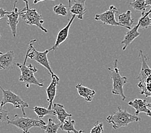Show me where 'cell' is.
<instances>
[{
	"instance_id": "d6a6232c",
	"label": "cell",
	"mask_w": 151,
	"mask_h": 133,
	"mask_svg": "<svg viewBox=\"0 0 151 133\" xmlns=\"http://www.w3.org/2000/svg\"><path fill=\"white\" fill-rule=\"evenodd\" d=\"M147 106H148V107L151 110V102L150 103H147Z\"/></svg>"
},
{
	"instance_id": "4fadbf2b",
	"label": "cell",
	"mask_w": 151,
	"mask_h": 133,
	"mask_svg": "<svg viewBox=\"0 0 151 133\" xmlns=\"http://www.w3.org/2000/svg\"><path fill=\"white\" fill-rule=\"evenodd\" d=\"M75 17H76V16L73 15L72 17H71V18L70 19V20L69 21V22H68V23L67 24L66 26L64 28H63V29H61L59 31V33H57L55 44L52 48V51H55L56 49L59 48V46L61 44H62V43L65 42V41L68 38V35H69L70 26H71V24H72V23L73 22Z\"/></svg>"
},
{
	"instance_id": "cb8c5ba5",
	"label": "cell",
	"mask_w": 151,
	"mask_h": 133,
	"mask_svg": "<svg viewBox=\"0 0 151 133\" xmlns=\"http://www.w3.org/2000/svg\"><path fill=\"white\" fill-rule=\"evenodd\" d=\"M138 87L140 89V94L145 95V97L151 98V83H145L139 82Z\"/></svg>"
},
{
	"instance_id": "4dcf8cb0",
	"label": "cell",
	"mask_w": 151,
	"mask_h": 133,
	"mask_svg": "<svg viewBox=\"0 0 151 133\" xmlns=\"http://www.w3.org/2000/svg\"><path fill=\"white\" fill-rule=\"evenodd\" d=\"M145 3L147 5L151 6V0H145Z\"/></svg>"
},
{
	"instance_id": "e575fe53",
	"label": "cell",
	"mask_w": 151,
	"mask_h": 133,
	"mask_svg": "<svg viewBox=\"0 0 151 133\" xmlns=\"http://www.w3.org/2000/svg\"><path fill=\"white\" fill-rule=\"evenodd\" d=\"M133 1H134V0H133Z\"/></svg>"
},
{
	"instance_id": "44dd1931",
	"label": "cell",
	"mask_w": 151,
	"mask_h": 133,
	"mask_svg": "<svg viewBox=\"0 0 151 133\" xmlns=\"http://www.w3.org/2000/svg\"><path fill=\"white\" fill-rule=\"evenodd\" d=\"M60 124L55 123L52 118H49L48 123L40 128L45 133H56L58 131L59 129H60Z\"/></svg>"
},
{
	"instance_id": "4316f807",
	"label": "cell",
	"mask_w": 151,
	"mask_h": 133,
	"mask_svg": "<svg viewBox=\"0 0 151 133\" xmlns=\"http://www.w3.org/2000/svg\"><path fill=\"white\" fill-rule=\"evenodd\" d=\"M10 119V115L8 111L3 110V107H0V123L5 122Z\"/></svg>"
},
{
	"instance_id": "83f0119b",
	"label": "cell",
	"mask_w": 151,
	"mask_h": 133,
	"mask_svg": "<svg viewBox=\"0 0 151 133\" xmlns=\"http://www.w3.org/2000/svg\"><path fill=\"white\" fill-rule=\"evenodd\" d=\"M104 132V129H103V124L100 123L99 121H96L95 122V126L92 128L90 132L91 133H96L99 132L101 133Z\"/></svg>"
},
{
	"instance_id": "2e32d148",
	"label": "cell",
	"mask_w": 151,
	"mask_h": 133,
	"mask_svg": "<svg viewBox=\"0 0 151 133\" xmlns=\"http://www.w3.org/2000/svg\"><path fill=\"white\" fill-rule=\"evenodd\" d=\"M139 21H138V24L136 26L129 30L128 32L124 36V38L121 42V44H123L124 46L122 48V50L125 51L127 48V47L131 44V43L134 41L135 38L138 37L140 35V33L138 31V28H139Z\"/></svg>"
},
{
	"instance_id": "ba28073f",
	"label": "cell",
	"mask_w": 151,
	"mask_h": 133,
	"mask_svg": "<svg viewBox=\"0 0 151 133\" xmlns=\"http://www.w3.org/2000/svg\"><path fill=\"white\" fill-rule=\"evenodd\" d=\"M118 13V9L115 6L111 5L109 9L102 14H96L95 19L107 25L113 26H122V25L115 19V16Z\"/></svg>"
},
{
	"instance_id": "5bb4252c",
	"label": "cell",
	"mask_w": 151,
	"mask_h": 133,
	"mask_svg": "<svg viewBox=\"0 0 151 133\" xmlns=\"http://www.w3.org/2000/svg\"><path fill=\"white\" fill-rule=\"evenodd\" d=\"M139 57L142 62L141 70H140L139 74L137 77V80L139 82L144 83L145 79L151 75V69L148 65V58L143 54L142 50L139 51Z\"/></svg>"
},
{
	"instance_id": "d6986e66",
	"label": "cell",
	"mask_w": 151,
	"mask_h": 133,
	"mask_svg": "<svg viewBox=\"0 0 151 133\" xmlns=\"http://www.w3.org/2000/svg\"><path fill=\"white\" fill-rule=\"evenodd\" d=\"M52 108L55 111V116L58 119L60 124H63L68 117H72V115L68 113L66 110L64 109V105L59 103H55L52 105Z\"/></svg>"
},
{
	"instance_id": "ac0fdd59",
	"label": "cell",
	"mask_w": 151,
	"mask_h": 133,
	"mask_svg": "<svg viewBox=\"0 0 151 133\" xmlns=\"http://www.w3.org/2000/svg\"><path fill=\"white\" fill-rule=\"evenodd\" d=\"M118 22L122 25V27L128 30L131 29L132 24L134 23V20L132 18L131 10H128L126 12L119 14L118 16Z\"/></svg>"
},
{
	"instance_id": "603a6c76",
	"label": "cell",
	"mask_w": 151,
	"mask_h": 133,
	"mask_svg": "<svg viewBox=\"0 0 151 133\" xmlns=\"http://www.w3.org/2000/svg\"><path fill=\"white\" fill-rule=\"evenodd\" d=\"M151 14V9L149 12H142V17L139 18V28L142 29H147L149 27L151 26V18L149 16V14Z\"/></svg>"
},
{
	"instance_id": "d4e9b609",
	"label": "cell",
	"mask_w": 151,
	"mask_h": 133,
	"mask_svg": "<svg viewBox=\"0 0 151 133\" xmlns=\"http://www.w3.org/2000/svg\"><path fill=\"white\" fill-rule=\"evenodd\" d=\"M130 6L139 12H145L146 9L149 6L146 5L145 0H134L130 3Z\"/></svg>"
},
{
	"instance_id": "9c48e42d",
	"label": "cell",
	"mask_w": 151,
	"mask_h": 133,
	"mask_svg": "<svg viewBox=\"0 0 151 133\" xmlns=\"http://www.w3.org/2000/svg\"><path fill=\"white\" fill-rule=\"evenodd\" d=\"M17 0H15L14 3V7L13 10L12 12H10L7 16V24L10 26V30H11L12 33L14 37H16L17 34V24L19 23V17L21 15V14L23 13V9L19 11L18 9L17 8Z\"/></svg>"
},
{
	"instance_id": "277c9868",
	"label": "cell",
	"mask_w": 151,
	"mask_h": 133,
	"mask_svg": "<svg viewBox=\"0 0 151 133\" xmlns=\"http://www.w3.org/2000/svg\"><path fill=\"white\" fill-rule=\"evenodd\" d=\"M37 41L36 39L34 40H32L30 42V44L28 45V48L26 54V57L27 58H29L31 60H35V62H37L39 64H40L41 65L44 67L45 69H47L50 74H53V72L52 69L49 63V60L48 59V53L52 51V48L49 49L45 50V51L40 52L37 51L34 47V43Z\"/></svg>"
},
{
	"instance_id": "7402d4cb",
	"label": "cell",
	"mask_w": 151,
	"mask_h": 133,
	"mask_svg": "<svg viewBox=\"0 0 151 133\" xmlns=\"http://www.w3.org/2000/svg\"><path fill=\"white\" fill-rule=\"evenodd\" d=\"M29 108H32L34 110V113L37 115V116L39 119H41L42 118H43L45 116L48 115L55 116V111H53V109L49 110L48 108H46L45 107L37 106H34V107H29Z\"/></svg>"
},
{
	"instance_id": "f546056e",
	"label": "cell",
	"mask_w": 151,
	"mask_h": 133,
	"mask_svg": "<svg viewBox=\"0 0 151 133\" xmlns=\"http://www.w3.org/2000/svg\"><path fill=\"white\" fill-rule=\"evenodd\" d=\"M45 1H46V0H34V4H37L39 2H42ZM52 1H55V0H52Z\"/></svg>"
},
{
	"instance_id": "1f68e13d",
	"label": "cell",
	"mask_w": 151,
	"mask_h": 133,
	"mask_svg": "<svg viewBox=\"0 0 151 133\" xmlns=\"http://www.w3.org/2000/svg\"><path fill=\"white\" fill-rule=\"evenodd\" d=\"M72 3V0H68V8H70Z\"/></svg>"
},
{
	"instance_id": "7a4b0ae2",
	"label": "cell",
	"mask_w": 151,
	"mask_h": 133,
	"mask_svg": "<svg viewBox=\"0 0 151 133\" xmlns=\"http://www.w3.org/2000/svg\"><path fill=\"white\" fill-rule=\"evenodd\" d=\"M27 57L25 56L23 63H16V65L21 70V75L19 79V81L24 83L27 88L30 87V85H35L38 87H43L44 83L38 80L34 75L37 72V69L31 63L27 65Z\"/></svg>"
},
{
	"instance_id": "8fae6325",
	"label": "cell",
	"mask_w": 151,
	"mask_h": 133,
	"mask_svg": "<svg viewBox=\"0 0 151 133\" xmlns=\"http://www.w3.org/2000/svg\"><path fill=\"white\" fill-rule=\"evenodd\" d=\"M146 99H135L131 101H129L128 104L135 110V115H138L140 113H145L147 116L151 117V111L147 106Z\"/></svg>"
},
{
	"instance_id": "3957f363",
	"label": "cell",
	"mask_w": 151,
	"mask_h": 133,
	"mask_svg": "<svg viewBox=\"0 0 151 133\" xmlns=\"http://www.w3.org/2000/svg\"><path fill=\"white\" fill-rule=\"evenodd\" d=\"M111 71V78L113 80V95H117L122 97V100H125L127 97L125 95L124 92V85L127 83V78L126 76H122L120 74L119 69L118 68V60L116 59L113 63V69H108Z\"/></svg>"
},
{
	"instance_id": "f1b7e54d",
	"label": "cell",
	"mask_w": 151,
	"mask_h": 133,
	"mask_svg": "<svg viewBox=\"0 0 151 133\" xmlns=\"http://www.w3.org/2000/svg\"><path fill=\"white\" fill-rule=\"evenodd\" d=\"M10 12H7L6 10H5L2 8H0V20L1 19H3V17H5V16H6V15L10 13Z\"/></svg>"
},
{
	"instance_id": "52a82bcc",
	"label": "cell",
	"mask_w": 151,
	"mask_h": 133,
	"mask_svg": "<svg viewBox=\"0 0 151 133\" xmlns=\"http://www.w3.org/2000/svg\"><path fill=\"white\" fill-rule=\"evenodd\" d=\"M0 89L1 90L3 93V98L0 103V107H3L6 104H12L14 107L16 109H20L22 111L23 115H26L24 109L26 107H29L28 104L18 95L16 94L10 90H5L0 85Z\"/></svg>"
},
{
	"instance_id": "6da1fadb",
	"label": "cell",
	"mask_w": 151,
	"mask_h": 133,
	"mask_svg": "<svg viewBox=\"0 0 151 133\" xmlns=\"http://www.w3.org/2000/svg\"><path fill=\"white\" fill-rule=\"evenodd\" d=\"M106 120L108 124H112L114 129H118L127 125L133 122H140L141 118L136 115H131L127 110L122 109L118 106V110L111 115L107 117Z\"/></svg>"
},
{
	"instance_id": "9a60e30c",
	"label": "cell",
	"mask_w": 151,
	"mask_h": 133,
	"mask_svg": "<svg viewBox=\"0 0 151 133\" xmlns=\"http://www.w3.org/2000/svg\"><path fill=\"white\" fill-rule=\"evenodd\" d=\"M86 0H75L71 3L70 7V13L72 15H75L78 19L82 20L84 19V16L86 13Z\"/></svg>"
},
{
	"instance_id": "30bf717a",
	"label": "cell",
	"mask_w": 151,
	"mask_h": 133,
	"mask_svg": "<svg viewBox=\"0 0 151 133\" xmlns=\"http://www.w3.org/2000/svg\"><path fill=\"white\" fill-rule=\"evenodd\" d=\"M52 81L50 84L48 85L47 88L46 89V93L47 95V100L49 102V105L48 108L51 110L53 105V100L55 99L57 92V87L59 83L60 79L57 75L53 73L51 75Z\"/></svg>"
},
{
	"instance_id": "5b68a950",
	"label": "cell",
	"mask_w": 151,
	"mask_h": 133,
	"mask_svg": "<svg viewBox=\"0 0 151 133\" xmlns=\"http://www.w3.org/2000/svg\"><path fill=\"white\" fill-rule=\"evenodd\" d=\"M23 1L25 3L26 6L23 9V12L21 14L20 17L27 24L36 26L45 33H47L48 30L42 26L43 23H44V20L42 19V17L41 14L38 13L36 9L30 8L29 3H28V0H23Z\"/></svg>"
},
{
	"instance_id": "e0dca14e",
	"label": "cell",
	"mask_w": 151,
	"mask_h": 133,
	"mask_svg": "<svg viewBox=\"0 0 151 133\" xmlns=\"http://www.w3.org/2000/svg\"><path fill=\"white\" fill-rule=\"evenodd\" d=\"M75 88H77L78 95L82 97H83L86 101L91 102L94 96L96 93V92L93 90H91L86 87H84L81 83H78L76 85Z\"/></svg>"
},
{
	"instance_id": "484cf974",
	"label": "cell",
	"mask_w": 151,
	"mask_h": 133,
	"mask_svg": "<svg viewBox=\"0 0 151 133\" xmlns=\"http://www.w3.org/2000/svg\"><path fill=\"white\" fill-rule=\"evenodd\" d=\"M53 12L57 16H66L68 15V7L63 3H60L59 5L53 6Z\"/></svg>"
},
{
	"instance_id": "ffe728a7",
	"label": "cell",
	"mask_w": 151,
	"mask_h": 133,
	"mask_svg": "<svg viewBox=\"0 0 151 133\" xmlns=\"http://www.w3.org/2000/svg\"><path fill=\"white\" fill-rule=\"evenodd\" d=\"M75 121L71 119V117H68V119H66L63 124H60V129L62 131H66L67 132L70 133L73 132L74 133H81L84 132V131H77L75 128Z\"/></svg>"
},
{
	"instance_id": "8992f818",
	"label": "cell",
	"mask_w": 151,
	"mask_h": 133,
	"mask_svg": "<svg viewBox=\"0 0 151 133\" xmlns=\"http://www.w3.org/2000/svg\"><path fill=\"white\" fill-rule=\"evenodd\" d=\"M7 124L13 125L14 126L22 130L23 132H29V130L34 127H41L43 125H46L45 121L41 119H34V118L21 117L18 115H14L12 119H10L7 121Z\"/></svg>"
},
{
	"instance_id": "836d02e7",
	"label": "cell",
	"mask_w": 151,
	"mask_h": 133,
	"mask_svg": "<svg viewBox=\"0 0 151 133\" xmlns=\"http://www.w3.org/2000/svg\"><path fill=\"white\" fill-rule=\"evenodd\" d=\"M1 35L0 33V39H1Z\"/></svg>"
},
{
	"instance_id": "7c38bea8",
	"label": "cell",
	"mask_w": 151,
	"mask_h": 133,
	"mask_svg": "<svg viewBox=\"0 0 151 133\" xmlns=\"http://www.w3.org/2000/svg\"><path fill=\"white\" fill-rule=\"evenodd\" d=\"M14 52L9 51L5 53L0 52V70H9L13 68L14 65Z\"/></svg>"
}]
</instances>
